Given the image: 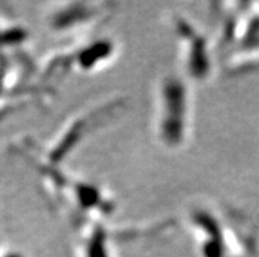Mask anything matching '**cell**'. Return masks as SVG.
<instances>
[{"mask_svg": "<svg viewBox=\"0 0 259 257\" xmlns=\"http://www.w3.org/2000/svg\"><path fill=\"white\" fill-rule=\"evenodd\" d=\"M115 54V46L109 39L95 41L79 50L74 59V65L80 71L90 72L102 69V66L109 62Z\"/></svg>", "mask_w": 259, "mask_h": 257, "instance_id": "5b68a950", "label": "cell"}, {"mask_svg": "<svg viewBox=\"0 0 259 257\" xmlns=\"http://www.w3.org/2000/svg\"><path fill=\"white\" fill-rule=\"evenodd\" d=\"M190 129V92L186 82L174 75L162 78L157 89L155 133L163 146L178 148Z\"/></svg>", "mask_w": 259, "mask_h": 257, "instance_id": "6da1fadb", "label": "cell"}, {"mask_svg": "<svg viewBox=\"0 0 259 257\" xmlns=\"http://www.w3.org/2000/svg\"><path fill=\"white\" fill-rule=\"evenodd\" d=\"M177 32L181 41L182 58L187 75L196 80H204L210 75L212 62L207 39L197 32L187 20H177Z\"/></svg>", "mask_w": 259, "mask_h": 257, "instance_id": "7a4b0ae2", "label": "cell"}, {"mask_svg": "<svg viewBox=\"0 0 259 257\" xmlns=\"http://www.w3.org/2000/svg\"><path fill=\"white\" fill-rule=\"evenodd\" d=\"M2 257H23V256L19 253H15V252H8V253H6L4 256H2Z\"/></svg>", "mask_w": 259, "mask_h": 257, "instance_id": "52a82bcc", "label": "cell"}, {"mask_svg": "<svg viewBox=\"0 0 259 257\" xmlns=\"http://www.w3.org/2000/svg\"><path fill=\"white\" fill-rule=\"evenodd\" d=\"M191 227L199 241L203 257H224L227 235L219 221L207 210H195L191 214Z\"/></svg>", "mask_w": 259, "mask_h": 257, "instance_id": "3957f363", "label": "cell"}, {"mask_svg": "<svg viewBox=\"0 0 259 257\" xmlns=\"http://www.w3.org/2000/svg\"><path fill=\"white\" fill-rule=\"evenodd\" d=\"M100 6H92L85 3H70L54 11L50 17L53 29L65 32L74 28H83L102 16Z\"/></svg>", "mask_w": 259, "mask_h": 257, "instance_id": "277c9868", "label": "cell"}, {"mask_svg": "<svg viewBox=\"0 0 259 257\" xmlns=\"http://www.w3.org/2000/svg\"><path fill=\"white\" fill-rule=\"evenodd\" d=\"M109 238L102 226H91L84 236L85 257H109Z\"/></svg>", "mask_w": 259, "mask_h": 257, "instance_id": "8992f818", "label": "cell"}]
</instances>
